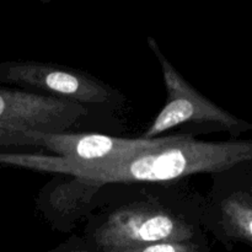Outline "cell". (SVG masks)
Segmentation results:
<instances>
[{
  "label": "cell",
  "mask_w": 252,
  "mask_h": 252,
  "mask_svg": "<svg viewBox=\"0 0 252 252\" xmlns=\"http://www.w3.org/2000/svg\"><path fill=\"white\" fill-rule=\"evenodd\" d=\"M191 224L166 209L144 203L116 209L95 231L103 250H121L158 243H186L193 236Z\"/></svg>",
  "instance_id": "cell-3"
},
{
  "label": "cell",
  "mask_w": 252,
  "mask_h": 252,
  "mask_svg": "<svg viewBox=\"0 0 252 252\" xmlns=\"http://www.w3.org/2000/svg\"><path fill=\"white\" fill-rule=\"evenodd\" d=\"M86 115L85 106L49 95L0 89V148L21 133L61 134Z\"/></svg>",
  "instance_id": "cell-4"
},
{
  "label": "cell",
  "mask_w": 252,
  "mask_h": 252,
  "mask_svg": "<svg viewBox=\"0 0 252 252\" xmlns=\"http://www.w3.org/2000/svg\"><path fill=\"white\" fill-rule=\"evenodd\" d=\"M147 42L161 65L162 79L166 89V102L140 138L148 140L157 139L166 130L189 122L214 123L234 135L252 129L250 123L217 106L189 85V81L160 52L154 38L148 37Z\"/></svg>",
  "instance_id": "cell-2"
},
{
  "label": "cell",
  "mask_w": 252,
  "mask_h": 252,
  "mask_svg": "<svg viewBox=\"0 0 252 252\" xmlns=\"http://www.w3.org/2000/svg\"><path fill=\"white\" fill-rule=\"evenodd\" d=\"M220 217L229 235L252 244V196L249 191L234 192L224 198Z\"/></svg>",
  "instance_id": "cell-7"
},
{
  "label": "cell",
  "mask_w": 252,
  "mask_h": 252,
  "mask_svg": "<svg viewBox=\"0 0 252 252\" xmlns=\"http://www.w3.org/2000/svg\"><path fill=\"white\" fill-rule=\"evenodd\" d=\"M106 252H199L198 248L189 243H158L153 245L121 250H106Z\"/></svg>",
  "instance_id": "cell-8"
},
{
  "label": "cell",
  "mask_w": 252,
  "mask_h": 252,
  "mask_svg": "<svg viewBox=\"0 0 252 252\" xmlns=\"http://www.w3.org/2000/svg\"><path fill=\"white\" fill-rule=\"evenodd\" d=\"M252 161V140L197 142L191 135L113 162H78L58 157L0 153V164L70 175L86 186L161 182L199 172H221Z\"/></svg>",
  "instance_id": "cell-1"
},
{
  "label": "cell",
  "mask_w": 252,
  "mask_h": 252,
  "mask_svg": "<svg viewBox=\"0 0 252 252\" xmlns=\"http://www.w3.org/2000/svg\"><path fill=\"white\" fill-rule=\"evenodd\" d=\"M249 193H250L251 196H252V186L250 187V189H249Z\"/></svg>",
  "instance_id": "cell-9"
},
{
  "label": "cell",
  "mask_w": 252,
  "mask_h": 252,
  "mask_svg": "<svg viewBox=\"0 0 252 252\" xmlns=\"http://www.w3.org/2000/svg\"><path fill=\"white\" fill-rule=\"evenodd\" d=\"M69 252H85V251H69Z\"/></svg>",
  "instance_id": "cell-10"
},
{
  "label": "cell",
  "mask_w": 252,
  "mask_h": 252,
  "mask_svg": "<svg viewBox=\"0 0 252 252\" xmlns=\"http://www.w3.org/2000/svg\"><path fill=\"white\" fill-rule=\"evenodd\" d=\"M0 81L44 91L49 96L83 106L106 103L116 95L110 86L88 74L38 62L0 63Z\"/></svg>",
  "instance_id": "cell-5"
},
{
  "label": "cell",
  "mask_w": 252,
  "mask_h": 252,
  "mask_svg": "<svg viewBox=\"0 0 252 252\" xmlns=\"http://www.w3.org/2000/svg\"><path fill=\"white\" fill-rule=\"evenodd\" d=\"M181 135L157 138V139H126L103 134H46V133H21L12 147H39L54 153L56 157L78 162H113L123 160L138 153L177 140Z\"/></svg>",
  "instance_id": "cell-6"
}]
</instances>
